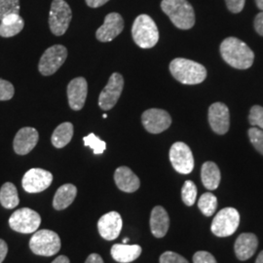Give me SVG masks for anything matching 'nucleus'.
Instances as JSON below:
<instances>
[{
	"instance_id": "412c9836",
	"label": "nucleus",
	"mask_w": 263,
	"mask_h": 263,
	"mask_svg": "<svg viewBox=\"0 0 263 263\" xmlns=\"http://www.w3.org/2000/svg\"><path fill=\"white\" fill-rule=\"evenodd\" d=\"M170 218L166 210L161 206L153 208L151 216V232L156 238H163L169 230Z\"/></svg>"
},
{
	"instance_id": "393cba45",
	"label": "nucleus",
	"mask_w": 263,
	"mask_h": 263,
	"mask_svg": "<svg viewBox=\"0 0 263 263\" xmlns=\"http://www.w3.org/2000/svg\"><path fill=\"white\" fill-rule=\"evenodd\" d=\"M201 179L204 186L209 190H215L220 182V171L214 162H206L201 170Z\"/></svg>"
},
{
	"instance_id": "e433bc0d",
	"label": "nucleus",
	"mask_w": 263,
	"mask_h": 263,
	"mask_svg": "<svg viewBox=\"0 0 263 263\" xmlns=\"http://www.w3.org/2000/svg\"><path fill=\"white\" fill-rule=\"evenodd\" d=\"M227 8L232 13H240L245 6L246 0H226Z\"/></svg>"
},
{
	"instance_id": "6e6552de",
	"label": "nucleus",
	"mask_w": 263,
	"mask_h": 263,
	"mask_svg": "<svg viewBox=\"0 0 263 263\" xmlns=\"http://www.w3.org/2000/svg\"><path fill=\"white\" fill-rule=\"evenodd\" d=\"M240 223V215L234 208H226L215 216L211 226L212 232L217 237H228L234 234Z\"/></svg>"
},
{
	"instance_id": "cd10ccee",
	"label": "nucleus",
	"mask_w": 263,
	"mask_h": 263,
	"mask_svg": "<svg viewBox=\"0 0 263 263\" xmlns=\"http://www.w3.org/2000/svg\"><path fill=\"white\" fill-rule=\"evenodd\" d=\"M198 207L204 216H213L217 207V199L213 193H204L198 201Z\"/></svg>"
},
{
	"instance_id": "ea45409f",
	"label": "nucleus",
	"mask_w": 263,
	"mask_h": 263,
	"mask_svg": "<svg viewBox=\"0 0 263 263\" xmlns=\"http://www.w3.org/2000/svg\"><path fill=\"white\" fill-rule=\"evenodd\" d=\"M87 5L91 8H99L107 3L109 0H85Z\"/></svg>"
},
{
	"instance_id": "79ce46f5",
	"label": "nucleus",
	"mask_w": 263,
	"mask_h": 263,
	"mask_svg": "<svg viewBox=\"0 0 263 263\" xmlns=\"http://www.w3.org/2000/svg\"><path fill=\"white\" fill-rule=\"evenodd\" d=\"M52 263H70L68 257H66V255H60Z\"/></svg>"
},
{
	"instance_id": "4468645a",
	"label": "nucleus",
	"mask_w": 263,
	"mask_h": 263,
	"mask_svg": "<svg viewBox=\"0 0 263 263\" xmlns=\"http://www.w3.org/2000/svg\"><path fill=\"white\" fill-rule=\"evenodd\" d=\"M124 29V20L118 13H109L104 18V25L96 31V37L101 42H110Z\"/></svg>"
},
{
	"instance_id": "a19ab883",
	"label": "nucleus",
	"mask_w": 263,
	"mask_h": 263,
	"mask_svg": "<svg viewBox=\"0 0 263 263\" xmlns=\"http://www.w3.org/2000/svg\"><path fill=\"white\" fill-rule=\"evenodd\" d=\"M85 263H104V259L102 258V256L100 254H90Z\"/></svg>"
},
{
	"instance_id": "2f4dec72",
	"label": "nucleus",
	"mask_w": 263,
	"mask_h": 263,
	"mask_svg": "<svg viewBox=\"0 0 263 263\" xmlns=\"http://www.w3.org/2000/svg\"><path fill=\"white\" fill-rule=\"evenodd\" d=\"M249 137L254 148L263 155V130L256 127H252L249 130Z\"/></svg>"
},
{
	"instance_id": "b1692460",
	"label": "nucleus",
	"mask_w": 263,
	"mask_h": 263,
	"mask_svg": "<svg viewBox=\"0 0 263 263\" xmlns=\"http://www.w3.org/2000/svg\"><path fill=\"white\" fill-rule=\"evenodd\" d=\"M25 22L18 14H12L1 20L0 36L4 38L13 37L23 30Z\"/></svg>"
},
{
	"instance_id": "72a5a7b5",
	"label": "nucleus",
	"mask_w": 263,
	"mask_h": 263,
	"mask_svg": "<svg viewBox=\"0 0 263 263\" xmlns=\"http://www.w3.org/2000/svg\"><path fill=\"white\" fill-rule=\"evenodd\" d=\"M15 94L13 84L4 79H0V101H9Z\"/></svg>"
},
{
	"instance_id": "6ab92c4d",
	"label": "nucleus",
	"mask_w": 263,
	"mask_h": 263,
	"mask_svg": "<svg viewBox=\"0 0 263 263\" xmlns=\"http://www.w3.org/2000/svg\"><path fill=\"white\" fill-rule=\"evenodd\" d=\"M114 180L117 187L127 193H133L141 186V180L138 176L130 168L125 166L116 169L114 173Z\"/></svg>"
},
{
	"instance_id": "a878e982",
	"label": "nucleus",
	"mask_w": 263,
	"mask_h": 263,
	"mask_svg": "<svg viewBox=\"0 0 263 263\" xmlns=\"http://www.w3.org/2000/svg\"><path fill=\"white\" fill-rule=\"evenodd\" d=\"M74 128L72 123L65 122L59 125L51 137V141L56 148L66 146L73 137Z\"/></svg>"
},
{
	"instance_id": "aec40b11",
	"label": "nucleus",
	"mask_w": 263,
	"mask_h": 263,
	"mask_svg": "<svg viewBox=\"0 0 263 263\" xmlns=\"http://www.w3.org/2000/svg\"><path fill=\"white\" fill-rule=\"evenodd\" d=\"M258 246L257 237L253 233H243L236 240L234 250L237 257L244 261L254 255Z\"/></svg>"
},
{
	"instance_id": "f704fd0d",
	"label": "nucleus",
	"mask_w": 263,
	"mask_h": 263,
	"mask_svg": "<svg viewBox=\"0 0 263 263\" xmlns=\"http://www.w3.org/2000/svg\"><path fill=\"white\" fill-rule=\"evenodd\" d=\"M160 263H189L187 260L174 252H166L160 256Z\"/></svg>"
},
{
	"instance_id": "5701e85b",
	"label": "nucleus",
	"mask_w": 263,
	"mask_h": 263,
	"mask_svg": "<svg viewBox=\"0 0 263 263\" xmlns=\"http://www.w3.org/2000/svg\"><path fill=\"white\" fill-rule=\"evenodd\" d=\"M77 195V188L71 183H66L62 185L57 190L56 194L53 199V207L57 211L65 210L69 207L74 201Z\"/></svg>"
},
{
	"instance_id": "1a4fd4ad",
	"label": "nucleus",
	"mask_w": 263,
	"mask_h": 263,
	"mask_svg": "<svg viewBox=\"0 0 263 263\" xmlns=\"http://www.w3.org/2000/svg\"><path fill=\"white\" fill-rule=\"evenodd\" d=\"M67 58V50L64 45H53L43 53L40 58L38 69L44 76L55 74L59 68L64 65Z\"/></svg>"
},
{
	"instance_id": "20e7f679",
	"label": "nucleus",
	"mask_w": 263,
	"mask_h": 263,
	"mask_svg": "<svg viewBox=\"0 0 263 263\" xmlns=\"http://www.w3.org/2000/svg\"><path fill=\"white\" fill-rule=\"evenodd\" d=\"M132 35L139 47L149 49L157 44L159 40V30L151 17L142 14L135 20L132 27Z\"/></svg>"
},
{
	"instance_id": "7c9ffc66",
	"label": "nucleus",
	"mask_w": 263,
	"mask_h": 263,
	"mask_svg": "<svg viewBox=\"0 0 263 263\" xmlns=\"http://www.w3.org/2000/svg\"><path fill=\"white\" fill-rule=\"evenodd\" d=\"M20 0H0V21L12 14L20 15Z\"/></svg>"
},
{
	"instance_id": "39448f33",
	"label": "nucleus",
	"mask_w": 263,
	"mask_h": 263,
	"mask_svg": "<svg viewBox=\"0 0 263 263\" xmlns=\"http://www.w3.org/2000/svg\"><path fill=\"white\" fill-rule=\"evenodd\" d=\"M29 248L33 254L52 256L61 250V239L56 232L48 229L35 231L29 241Z\"/></svg>"
},
{
	"instance_id": "c85d7f7f",
	"label": "nucleus",
	"mask_w": 263,
	"mask_h": 263,
	"mask_svg": "<svg viewBox=\"0 0 263 263\" xmlns=\"http://www.w3.org/2000/svg\"><path fill=\"white\" fill-rule=\"evenodd\" d=\"M197 197V187L191 180H186L181 189V198L183 203L190 207L193 206Z\"/></svg>"
},
{
	"instance_id": "49530a36",
	"label": "nucleus",
	"mask_w": 263,
	"mask_h": 263,
	"mask_svg": "<svg viewBox=\"0 0 263 263\" xmlns=\"http://www.w3.org/2000/svg\"><path fill=\"white\" fill-rule=\"evenodd\" d=\"M103 117H104V118H106V117H107V115H106V114H104V115H103Z\"/></svg>"
},
{
	"instance_id": "dca6fc26",
	"label": "nucleus",
	"mask_w": 263,
	"mask_h": 263,
	"mask_svg": "<svg viewBox=\"0 0 263 263\" xmlns=\"http://www.w3.org/2000/svg\"><path fill=\"white\" fill-rule=\"evenodd\" d=\"M68 104L72 110L79 111L84 107L88 95V83L84 77H76L67 86Z\"/></svg>"
},
{
	"instance_id": "473e14b6",
	"label": "nucleus",
	"mask_w": 263,
	"mask_h": 263,
	"mask_svg": "<svg viewBox=\"0 0 263 263\" xmlns=\"http://www.w3.org/2000/svg\"><path fill=\"white\" fill-rule=\"evenodd\" d=\"M250 124L252 127H256L263 130V107L260 105H254L250 111L249 116Z\"/></svg>"
},
{
	"instance_id": "f257e3e1",
	"label": "nucleus",
	"mask_w": 263,
	"mask_h": 263,
	"mask_svg": "<svg viewBox=\"0 0 263 263\" xmlns=\"http://www.w3.org/2000/svg\"><path fill=\"white\" fill-rule=\"evenodd\" d=\"M220 54L226 63L234 68L247 69L254 64V52L238 38L224 39L220 45Z\"/></svg>"
},
{
	"instance_id": "a18cd8bd",
	"label": "nucleus",
	"mask_w": 263,
	"mask_h": 263,
	"mask_svg": "<svg viewBox=\"0 0 263 263\" xmlns=\"http://www.w3.org/2000/svg\"><path fill=\"white\" fill-rule=\"evenodd\" d=\"M128 240H129L128 238H124V240H123V244H126V243L128 242Z\"/></svg>"
},
{
	"instance_id": "2eb2a0df",
	"label": "nucleus",
	"mask_w": 263,
	"mask_h": 263,
	"mask_svg": "<svg viewBox=\"0 0 263 263\" xmlns=\"http://www.w3.org/2000/svg\"><path fill=\"white\" fill-rule=\"evenodd\" d=\"M122 217L117 212H109L102 216L98 221L100 235L106 241L115 240L122 230Z\"/></svg>"
},
{
	"instance_id": "9b49d317",
	"label": "nucleus",
	"mask_w": 263,
	"mask_h": 263,
	"mask_svg": "<svg viewBox=\"0 0 263 263\" xmlns=\"http://www.w3.org/2000/svg\"><path fill=\"white\" fill-rule=\"evenodd\" d=\"M170 161L179 174L188 175L194 168V158L191 149L184 142H176L170 149Z\"/></svg>"
},
{
	"instance_id": "58836bf2",
	"label": "nucleus",
	"mask_w": 263,
	"mask_h": 263,
	"mask_svg": "<svg viewBox=\"0 0 263 263\" xmlns=\"http://www.w3.org/2000/svg\"><path fill=\"white\" fill-rule=\"evenodd\" d=\"M7 253H8V246L4 240L0 239V263L4 261V259L7 255Z\"/></svg>"
},
{
	"instance_id": "f3484780",
	"label": "nucleus",
	"mask_w": 263,
	"mask_h": 263,
	"mask_svg": "<svg viewBox=\"0 0 263 263\" xmlns=\"http://www.w3.org/2000/svg\"><path fill=\"white\" fill-rule=\"evenodd\" d=\"M209 122L213 131L218 135H224L230 126L229 109L222 103H215L209 108Z\"/></svg>"
},
{
	"instance_id": "c9c22d12",
	"label": "nucleus",
	"mask_w": 263,
	"mask_h": 263,
	"mask_svg": "<svg viewBox=\"0 0 263 263\" xmlns=\"http://www.w3.org/2000/svg\"><path fill=\"white\" fill-rule=\"evenodd\" d=\"M193 262L194 263H217L214 255L208 252H197L193 255Z\"/></svg>"
},
{
	"instance_id": "4be33fe9",
	"label": "nucleus",
	"mask_w": 263,
	"mask_h": 263,
	"mask_svg": "<svg viewBox=\"0 0 263 263\" xmlns=\"http://www.w3.org/2000/svg\"><path fill=\"white\" fill-rule=\"evenodd\" d=\"M110 253L115 261L129 263L140 257L141 248L139 245L115 244L113 245Z\"/></svg>"
},
{
	"instance_id": "f03ea898",
	"label": "nucleus",
	"mask_w": 263,
	"mask_h": 263,
	"mask_svg": "<svg viewBox=\"0 0 263 263\" xmlns=\"http://www.w3.org/2000/svg\"><path fill=\"white\" fill-rule=\"evenodd\" d=\"M170 71L179 82L185 85L200 84L207 77L205 66L183 58L173 60L170 64Z\"/></svg>"
},
{
	"instance_id": "bb28decb",
	"label": "nucleus",
	"mask_w": 263,
	"mask_h": 263,
	"mask_svg": "<svg viewBox=\"0 0 263 263\" xmlns=\"http://www.w3.org/2000/svg\"><path fill=\"white\" fill-rule=\"evenodd\" d=\"M17 187L12 182H5L0 188V204L5 209H14L19 205Z\"/></svg>"
},
{
	"instance_id": "37998d69",
	"label": "nucleus",
	"mask_w": 263,
	"mask_h": 263,
	"mask_svg": "<svg viewBox=\"0 0 263 263\" xmlns=\"http://www.w3.org/2000/svg\"><path fill=\"white\" fill-rule=\"evenodd\" d=\"M255 3H256V6L258 7V9L263 11V0H255Z\"/></svg>"
},
{
	"instance_id": "9d476101",
	"label": "nucleus",
	"mask_w": 263,
	"mask_h": 263,
	"mask_svg": "<svg viewBox=\"0 0 263 263\" xmlns=\"http://www.w3.org/2000/svg\"><path fill=\"white\" fill-rule=\"evenodd\" d=\"M123 88H124L123 76L118 72H114L109 77L107 84L100 94L99 97L100 107L104 111L112 109L122 94Z\"/></svg>"
},
{
	"instance_id": "c03bdc74",
	"label": "nucleus",
	"mask_w": 263,
	"mask_h": 263,
	"mask_svg": "<svg viewBox=\"0 0 263 263\" xmlns=\"http://www.w3.org/2000/svg\"><path fill=\"white\" fill-rule=\"evenodd\" d=\"M255 263H263V251L259 254V255L257 256Z\"/></svg>"
},
{
	"instance_id": "a211bd4d",
	"label": "nucleus",
	"mask_w": 263,
	"mask_h": 263,
	"mask_svg": "<svg viewBox=\"0 0 263 263\" xmlns=\"http://www.w3.org/2000/svg\"><path fill=\"white\" fill-rule=\"evenodd\" d=\"M39 140L37 130L31 127L20 129L13 141L14 151L19 155H26L32 151Z\"/></svg>"
},
{
	"instance_id": "ddd939ff",
	"label": "nucleus",
	"mask_w": 263,
	"mask_h": 263,
	"mask_svg": "<svg viewBox=\"0 0 263 263\" xmlns=\"http://www.w3.org/2000/svg\"><path fill=\"white\" fill-rule=\"evenodd\" d=\"M141 122L148 133L160 134L169 128L172 124V118L166 110L151 108L142 113Z\"/></svg>"
},
{
	"instance_id": "7ed1b4c3",
	"label": "nucleus",
	"mask_w": 263,
	"mask_h": 263,
	"mask_svg": "<svg viewBox=\"0 0 263 263\" xmlns=\"http://www.w3.org/2000/svg\"><path fill=\"white\" fill-rule=\"evenodd\" d=\"M161 8L179 29H189L195 24V13L187 0H163Z\"/></svg>"
},
{
	"instance_id": "f8f14e48",
	"label": "nucleus",
	"mask_w": 263,
	"mask_h": 263,
	"mask_svg": "<svg viewBox=\"0 0 263 263\" xmlns=\"http://www.w3.org/2000/svg\"><path fill=\"white\" fill-rule=\"evenodd\" d=\"M53 181V175L46 170L33 168L28 171L22 180L23 188L28 193H39L46 190Z\"/></svg>"
},
{
	"instance_id": "4c0bfd02",
	"label": "nucleus",
	"mask_w": 263,
	"mask_h": 263,
	"mask_svg": "<svg viewBox=\"0 0 263 263\" xmlns=\"http://www.w3.org/2000/svg\"><path fill=\"white\" fill-rule=\"evenodd\" d=\"M254 28L256 32L263 36V11L260 12L259 14H257V16L254 19Z\"/></svg>"
},
{
	"instance_id": "423d86ee",
	"label": "nucleus",
	"mask_w": 263,
	"mask_h": 263,
	"mask_svg": "<svg viewBox=\"0 0 263 263\" xmlns=\"http://www.w3.org/2000/svg\"><path fill=\"white\" fill-rule=\"evenodd\" d=\"M72 19V11L65 0H53L49 13V27L51 32L57 35H64Z\"/></svg>"
},
{
	"instance_id": "0eeeda50",
	"label": "nucleus",
	"mask_w": 263,
	"mask_h": 263,
	"mask_svg": "<svg viewBox=\"0 0 263 263\" xmlns=\"http://www.w3.org/2000/svg\"><path fill=\"white\" fill-rule=\"evenodd\" d=\"M40 223L41 216H39L37 212L28 208L17 210L12 214L9 218L10 227L14 231L23 234L35 232Z\"/></svg>"
},
{
	"instance_id": "c756f323",
	"label": "nucleus",
	"mask_w": 263,
	"mask_h": 263,
	"mask_svg": "<svg viewBox=\"0 0 263 263\" xmlns=\"http://www.w3.org/2000/svg\"><path fill=\"white\" fill-rule=\"evenodd\" d=\"M85 146H89L94 151V154H103L106 149V143L105 141H102L99 137H97L95 134H89L88 136L84 137L83 139Z\"/></svg>"
}]
</instances>
